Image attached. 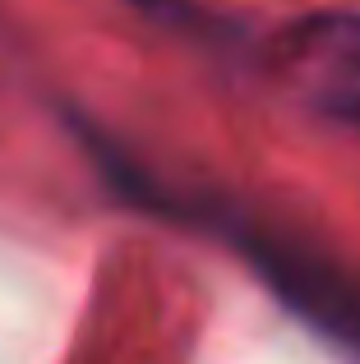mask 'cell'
I'll return each mask as SVG.
<instances>
[{"label": "cell", "instance_id": "1", "mask_svg": "<svg viewBox=\"0 0 360 364\" xmlns=\"http://www.w3.org/2000/svg\"><path fill=\"white\" fill-rule=\"evenodd\" d=\"M88 139L92 161L102 166V176L111 180L120 198H129L134 208L176 217V222H198L213 226V235H222L235 254L245 258L254 277L296 314L300 323L319 332V337L337 341L342 350L360 355V277L342 258H333L328 249L309 245L296 231H277L268 222H254L245 213H231L222 203H189L180 189H166L148 176L144 166H134L129 157H120L116 143L83 134Z\"/></svg>", "mask_w": 360, "mask_h": 364}]
</instances>
